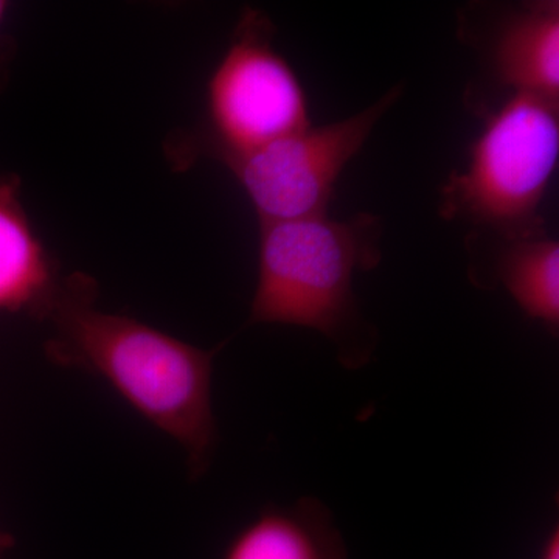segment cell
Instances as JSON below:
<instances>
[{"label":"cell","mask_w":559,"mask_h":559,"mask_svg":"<svg viewBox=\"0 0 559 559\" xmlns=\"http://www.w3.org/2000/svg\"><path fill=\"white\" fill-rule=\"evenodd\" d=\"M95 283L75 274L47 314L44 349L55 366L97 374L146 421L180 444L191 480L207 473L218 448L213 362L204 349L128 316L98 310Z\"/></svg>","instance_id":"6da1fadb"},{"label":"cell","mask_w":559,"mask_h":559,"mask_svg":"<svg viewBox=\"0 0 559 559\" xmlns=\"http://www.w3.org/2000/svg\"><path fill=\"white\" fill-rule=\"evenodd\" d=\"M259 278L248 325L301 326L323 334L345 369L366 366L377 331L360 314L353 282L380 264V216H325L260 224Z\"/></svg>","instance_id":"7a4b0ae2"},{"label":"cell","mask_w":559,"mask_h":559,"mask_svg":"<svg viewBox=\"0 0 559 559\" xmlns=\"http://www.w3.org/2000/svg\"><path fill=\"white\" fill-rule=\"evenodd\" d=\"M559 159V103L513 94L488 117L468 167L440 191V215L500 241L546 234L540 202Z\"/></svg>","instance_id":"3957f363"},{"label":"cell","mask_w":559,"mask_h":559,"mask_svg":"<svg viewBox=\"0 0 559 559\" xmlns=\"http://www.w3.org/2000/svg\"><path fill=\"white\" fill-rule=\"evenodd\" d=\"M274 25L246 9L207 83L210 128L221 159H234L311 127L307 94L272 46Z\"/></svg>","instance_id":"277c9868"},{"label":"cell","mask_w":559,"mask_h":559,"mask_svg":"<svg viewBox=\"0 0 559 559\" xmlns=\"http://www.w3.org/2000/svg\"><path fill=\"white\" fill-rule=\"evenodd\" d=\"M401 95L403 84H396L348 119L310 127L224 160L252 202L260 224L329 215L342 171Z\"/></svg>","instance_id":"5b68a950"},{"label":"cell","mask_w":559,"mask_h":559,"mask_svg":"<svg viewBox=\"0 0 559 559\" xmlns=\"http://www.w3.org/2000/svg\"><path fill=\"white\" fill-rule=\"evenodd\" d=\"M64 280L25 212L20 179L0 176V314L46 320Z\"/></svg>","instance_id":"8992f818"},{"label":"cell","mask_w":559,"mask_h":559,"mask_svg":"<svg viewBox=\"0 0 559 559\" xmlns=\"http://www.w3.org/2000/svg\"><path fill=\"white\" fill-rule=\"evenodd\" d=\"M489 60L496 80L514 94L559 103V2L518 7L499 25Z\"/></svg>","instance_id":"52a82bcc"},{"label":"cell","mask_w":559,"mask_h":559,"mask_svg":"<svg viewBox=\"0 0 559 559\" xmlns=\"http://www.w3.org/2000/svg\"><path fill=\"white\" fill-rule=\"evenodd\" d=\"M221 559H348L329 507L314 498L263 507L229 540Z\"/></svg>","instance_id":"ba28073f"},{"label":"cell","mask_w":559,"mask_h":559,"mask_svg":"<svg viewBox=\"0 0 559 559\" xmlns=\"http://www.w3.org/2000/svg\"><path fill=\"white\" fill-rule=\"evenodd\" d=\"M480 288L500 285L528 319L559 331V242L546 234L502 241Z\"/></svg>","instance_id":"9c48e42d"},{"label":"cell","mask_w":559,"mask_h":559,"mask_svg":"<svg viewBox=\"0 0 559 559\" xmlns=\"http://www.w3.org/2000/svg\"><path fill=\"white\" fill-rule=\"evenodd\" d=\"M538 559H559V528L555 525L540 546Z\"/></svg>","instance_id":"30bf717a"},{"label":"cell","mask_w":559,"mask_h":559,"mask_svg":"<svg viewBox=\"0 0 559 559\" xmlns=\"http://www.w3.org/2000/svg\"><path fill=\"white\" fill-rule=\"evenodd\" d=\"M13 546V536L9 535V533L0 532V558H2L3 554H5V551H9Z\"/></svg>","instance_id":"8fae6325"},{"label":"cell","mask_w":559,"mask_h":559,"mask_svg":"<svg viewBox=\"0 0 559 559\" xmlns=\"http://www.w3.org/2000/svg\"><path fill=\"white\" fill-rule=\"evenodd\" d=\"M10 11V3L5 2V0H0V28L5 24L7 14Z\"/></svg>","instance_id":"7c38bea8"}]
</instances>
